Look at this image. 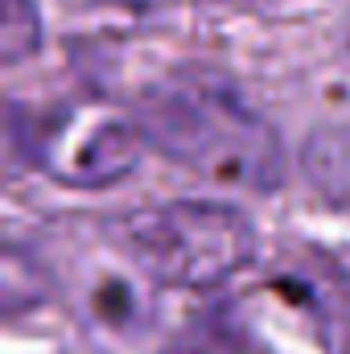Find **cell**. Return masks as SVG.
Returning a JSON list of instances; mask_svg holds the SVG:
<instances>
[{
    "instance_id": "cell-4",
    "label": "cell",
    "mask_w": 350,
    "mask_h": 354,
    "mask_svg": "<svg viewBox=\"0 0 350 354\" xmlns=\"http://www.w3.org/2000/svg\"><path fill=\"white\" fill-rule=\"evenodd\" d=\"M301 169L309 185L338 210H350V120L322 124L301 149Z\"/></svg>"
},
{
    "instance_id": "cell-1",
    "label": "cell",
    "mask_w": 350,
    "mask_h": 354,
    "mask_svg": "<svg viewBox=\"0 0 350 354\" xmlns=\"http://www.w3.org/2000/svg\"><path fill=\"white\" fill-rule=\"evenodd\" d=\"M132 120L149 149L206 181L268 194L288 174L280 132L223 79L169 75L136 95Z\"/></svg>"
},
{
    "instance_id": "cell-9",
    "label": "cell",
    "mask_w": 350,
    "mask_h": 354,
    "mask_svg": "<svg viewBox=\"0 0 350 354\" xmlns=\"http://www.w3.org/2000/svg\"><path fill=\"white\" fill-rule=\"evenodd\" d=\"M227 4H231V0H227Z\"/></svg>"
},
{
    "instance_id": "cell-8",
    "label": "cell",
    "mask_w": 350,
    "mask_h": 354,
    "mask_svg": "<svg viewBox=\"0 0 350 354\" xmlns=\"http://www.w3.org/2000/svg\"><path fill=\"white\" fill-rule=\"evenodd\" d=\"M120 4H132V8H161V4H177V0H120Z\"/></svg>"
},
{
    "instance_id": "cell-3",
    "label": "cell",
    "mask_w": 350,
    "mask_h": 354,
    "mask_svg": "<svg viewBox=\"0 0 350 354\" xmlns=\"http://www.w3.org/2000/svg\"><path fill=\"white\" fill-rule=\"evenodd\" d=\"M8 149H25L29 165L71 189L116 185L140 165L145 136L136 120H116L91 107H58L42 115L8 111Z\"/></svg>"
},
{
    "instance_id": "cell-2",
    "label": "cell",
    "mask_w": 350,
    "mask_h": 354,
    "mask_svg": "<svg viewBox=\"0 0 350 354\" xmlns=\"http://www.w3.org/2000/svg\"><path fill=\"white\" fill-rule=\"evenodd\" d=\"M132 264L169 288H214L256 260V227L214 202L149 206L124 223Z\"/></svg>"
},
{
    "instance_id": "cell-5",
    "label": "cell",
    "mask_w": 350,
    "mask_h": 354,
    "mask_svg": "<svg viewBox=\"0 0 350 354\" xmlns=\"http://www.w3.org/2000/svg\"><path fill=\"white\" fill-rule=\"evenodd\" d=\"M42 46V12L37 0H4V25H0V58L4 66L25 62Z\"/></svg>"
},
{
    "instance_id": "cell-6",
    "label": "cell",
    "mask_w": 350,
    "mask_h": 354,
    "mask_svg": "<svg viewBox=\"0 0 350 354\" xmlns=\"http://www.w3.org/2000/svg\"><path fill=\"white\" fill-rule=\"evenodd\" d=\"M165 354H243V338H239L227 322L202 317V322L185 326L174 342H169Z\"/></svg>"
},
{
    "instance_id": "cell-7",
    "label": "cell",
    "mask_w": 350,
    "mask_h": 354,
    "mask_svg": "<svg viewBox=\"0 0 350 354\" xmlns=\"http://www.w3.org/2000/svg\"><path fill=\"white\" fill-rule=\"evenodd\" d=\"M91 313H95L99 326L136 330V322H140V297H136V288H128L120 280H107L103 288L91 292Z\"/></svg>"
}]
</instances>
